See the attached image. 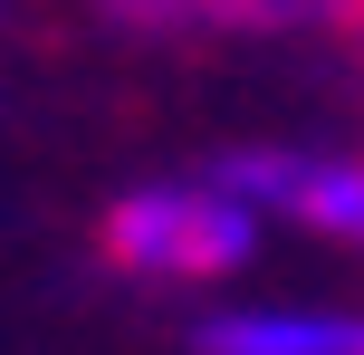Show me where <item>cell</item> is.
Listing matches in <instances>:
<instances>
[{"mask_svg": "<svg viewBox=\"0 0 364 355\" xmlns=\"http://www.w3.org/2000/svg\"><path fill=\"white\" fill-rule=\"evenodd\" d=\"M125 19H201V29H278V19H316V0H115Z\"/></svg>", "mask_w": 364, "mask_h": 355, "instance_id": "277c9868", "label": "cell"}, {"mask_svg": "<svg viewBox=\"0 0 364 355\" xmlns=\"http://www.w3.org/2000/svg\"><path fill=\"white\" fill-rule=\"evenodd\" d=\"M211 192H230L240 211H297L316 231L364 240V164H307V154H220Z\"/></svg>", "mask_w": 364, "mask_h": 355, "instance_id": "7a4b0ae2", "label": "cell"}, {"mask_svg": "<svg viewBox=\"0 0 364 355\" xmlns=\"http://www.w3.org/2000/svg\"><path fill=\"white\" fill-rule=\"evenodd\" d=\"M115 260L125 269H182V279H211V269H240L259 240V211H240L230 192L211 183H154V192H125L106 221Z\"/></svg>", "mask_w": 364, "mask_h": 355, "instance_id": "6da1fadb", "label": "cell"}, {"mask_svg": "<svg viewBox=\"0 0 364 355\" xmlns=\"http://www.w3.org/2000/svg\"><path fill=\"white\" fill-rule=\"evenodd\" d=\"M201 355H364V317H307V307H250L201 327Z\"/></svg>", "mask_w": 364, "mask_h": 355, "instance_id": "3957f363", "label": "cell"}]
</instances>
